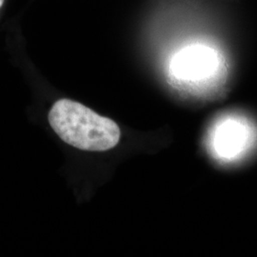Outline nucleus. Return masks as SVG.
Instances as JSON below:
<instances>
[{
    "label": "nucleus",
    "instance_id": "nucleus-1",
    "mask_svg": "<svg viewBox=\"0 0 257 257\" xmlns=\"http://www.w3.org/2000/svg\"><path fill=\"white\" fill-rule=\"evenodd\" d=\"M49 122L64 142L83 151L105 152L119 142V127L114 121L74 100L55 102L49 112Z\"/></svg>",
    "mask_w": 257,
    "mask_h": 257
},
{
    "label": "nucleus",
    "instance_id": "nucleus-2",
    "mask_svg": "<svg viewBox=\"0 0 257 257\" xmlns=\"http://www.w3.org/2000/svg\"><path fill=\"white\" fill-rule=\"evenodd\" d=\"M171 74L185 90L206 96L216 92L224 82L226 66L215 50L193 45L175 55L171 63Z\"/></svg>",
    "mask_w": 257,
    "mask_h": 257
},
{
    "label": "nucleus",
    "instance_id": "nucleus-3",
    "mask_svg": "<svg viewBox=\"0 0 257 257\" xmlns=\"http://www.w3.org/2000/svg\"><path fill=\"white\" fill-rule=\"evenodd\" d=\"M211 156L221 163H235L257 146L256 126L238 113H226L212 122L206 137Z\"/></svg>",
    "mask_w": 257,
    "mask_h": 257
},
{
    "label": "nucleus",
    "instance_id": "nucleus-4",
    "mask_svg": "<svg viewBox=\"0 0 257 257\" xmlns=\"http://www.w3.org/2000/svg\"><path fill=\"white\" fill-rule=\"evenodd\" d=\"M3 3H4V0H0V8L2 7V5H3Z\"/></svg>",
    "mask_w": 257,
    "mask_h": 257
}]
</instances>
